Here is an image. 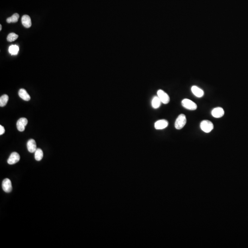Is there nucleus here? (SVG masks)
Returning a JSON list of instances; mask_svg holds the SVG:
<instances>
[{"instance_id":"nucleus-4","label":"nucleus","mask_w":248,"mask_h":248,"mask_svg":"<svg viewBox=\"0 0 248 248\" xmlns=\"http://www.w3.org/2000/svg\"><path fill=\"white\" fill-rule=\"evenodd\" d=\"M157 95L160 101L164 104H168L170 102V97L166 93L162 90H159L157 91Z\"/></svg>"},{"instance_id":"nucleus-18","label":"nucleus","mask_w":248,"mask_h":248,"mask_svg":"<svg viewBox=\"0 0 248 248\" xmlns=\"http://www.w3.org/2000/svg\"><path fill=\"white\" fill-rule=\"evenodd\" d=\"M19 51V48L17 45H11L9 48V52L13 55H16Z\"/></svg>"},{"instance_id":"nucleus-7","label":"nucleus","mask_w":248,"mask_h":248,"mask_svg":"<svg viewBox=\"0 0 248 248\" xmlns=\"http://www.w3.org/2000/svg\"><path fill=\"white\" fill-rule=\"evenodd\" d=\"M20 157L17 152H13L11 153L7 160V163L9 165H14L19 161Z\"/></svg>"},{"instance_id":"nucleus-10","label":"nucleus","mask_w":248,"mask_h":248,"mask_svg":"<svg viewBox=\"0 0 248 248\" xmlns=\"http://www.w3.org/2000/svg\"><path fill=\"white\" fill-rule=\"evenodd\" d=\"M27 147L28 151L30 153H34L37 149L36 141L33 139H30L28 141L27 144Z\"/></svg>"},{"instance_id":"nucleus-16","label":"nucleus","mask_w":248,"mask_h":248,"mask_svg":"<svg viewBox=\"0 0 248 248\" xmlns=\"http://www.w3.org/2000/svg\"><path fill=\"white\" fill-rule=\"evenodd\" d=\"M19 18V15L18 13H15L11 17L7 18V22L8 23H16L18 21Z\"/></svg>"},{"instance_id":"nucleus-11","label":"nucleus","mask_w":248,"mask_h":248,"mask_svg":"<svg viewBox=\"0 0 248 248\" xmlns=\"http://www.w3.org/2000/svg\"><path fill=\"white\" fill-rule=\"evenodd\" d=\"M22 23L23 26L26 28H29L32 25L31 19L30 16L27 15L23 16L21 19Z\"/></svg>"},{"instance_id":"nucleus-8","label":"nucleus","mask_w":248,"mask_h":248,"mask_svg":"<svg viewBox=\"0 0 248 248\" xmlns=\"http://www.w3.org/2000/svg\"><path fill=\"white\" fill-rule=\"evenodd\" d=\"M224 110L221 107H217L211 111V115L216 118L222 117L224 115Z\"/></svg>"},{"instance_id":"nucleus-3","label":"nucleus","mask_w":248,"mask_h":248,"mask_svg":"<svg viewBox=\"0 0 248 248\" xmlns=\"http://www.w3.org/2000/svg\"><path fill=\"white\" fill-rule=\"evenodd\" d=\"M182 104L184 108L190 110H194L197 108L196 103L188 99H184L182 101Z\"/></svg>"},{"instance_id":"nucleus-20","label":"nucleus","mask_w":248,"mask_h":248,"mask_svg":"<svg viewBox=\"0 0 248 248\" xmlns=\"http://www.w3.org/2000/svg\"><path fill=\"white\" fill-rule=\"evenodd\" d=\"M5 130L4 129V127L3 126L1 125L0 126V135H2L3 134L5 133Z\"/></svg>"},{"instance_id":"nucleus-1","label":"nucleus","mask_w":248,"mask_h":248,"mask_svg":"<svg viewBox=\"0 0 248 248\" xmlns=\"http://www.w3.org/2000/svg\"><path fill=\"white\" fill-rule=\"evenodd\" d=\"M186 123V117L184 114H181L177 118L175 123V127L177 129H182Z\"/></svg>"},{"instance_id":"nucleus-13","label":"nucleus","mask_w":248,"mask_h":248,"mask_svg":"<svg viewBox=\"0 0 248 248\" xmlns=\"http://www.w3.org/2000/svg\"><path fill=\"white\" fill-rule=\"evenodd\" d=\"M19 95L22 99L25 101H29L30 99V97L25 89H20L19 91Z\"/></svg>"},{"instance_id":"nucleus-9","label":"nucleus","mask_w":248,"mask_h":248,"mask_svg":"<svg viewBox=\"0 0 248 248\" xmlns=\"http://www.w3.org/2000/svg\"><path fill=\"white\" fill-rule=\"evenodd\" d=\"M168 124V122L166 120H159L154 124V127L156 130L164 129L167 127Z\"/></svg>"},{"instance_id":"nucleus-15","label":"nucleus","mask_w":248,"mask_h":248,"mask_svg":"<svg viewBox=\"0 0 248 248\" xmlns=\"http://www.w3.org/2000/svg\"><path fill=\"white\" fill-rule=\"evenodd\" d=\"M43 157V152L40 148H37L34 152V158L37 161L42 160Z\"/></svg>"},{"instance_id":"nucleus-19","label":"nucleus","mask_w":248,"mask_h":248,"mask_svg":"<svg viewBox=\"0 0 248 248\" xmlns=\"http://www.w3.org/2000/svg\"><path fill=\"white\" fill-rule=\"evenodd\" d=\"M19 37L18 34L14 33H11L8 35L7 37V40L9 42H14L18 39Z\"/></svg>"},{"instance_id":"nucleus-2","label":"nucleus","mask_w":248,"mask_h":248,"mask_svg":"<svg viewBox=\"0 0 248 248\" xmlns=\"http://www.w3.org/2000/svg\"><path fill=\"white\" fill-rule=\"evenodd\" d=\"M201 129L205 133H209L214 129V125L208 120H204L200 125Z\"/></svg>"},{"instance_id":"nucleus-17","label":"nucleus","mask_w":248,"mask_h":248,"mask_svg":"<svg viewBox=\"0 0 248 248\" xmlns=\"http://www.w3.org/2000/svg\"><path fill=\"white\" fill-rule=\"evenodd\" d=\"M9 97L7 95L4 94L0 97V106L4 107L7 104L9 101Z\"/></svg>"},{"instance_id":"nucleus-6","label":"nucleus","mask_w":248,"mask_h":248,"mask_svg":"<svg viewBox=\"0 0 248 248\" xmlns=\"http://www.w3.org/2000/svg\"><path fill=\"white\" fill-rule=\"evenodd\" d=\"M27 119L25 118H21L18 120L17 122V127L19 132H23L25 130V126L28 124Z\"/></svg>"},{"instance_id":"nucleus-14","label":"nucleus","mask_w":248,"mask_h":248,"mask_svg":"<svg viewBox=\"0 0 248 248\" xmlns=\"http://www.w3.org/2000/svg\"><path fill=\"white\" fill-rule=\"evenodd\" d=\"M161 101L158 96H155L153 97L152 101V106L153 108L156 109L160 107L161 103Z\"/></svg>"},{"instance_id":"nucleus-12","label":"nucleus","mask_w":248,"mask_h":248,"mask_svg":"<svg viewBox=\"0 0 248 248\" xmlns=\"http://www.w3.org/2000/svg\"><path fill=\"white\" fill-rule=\"evenodd\" d=\"M191 90L192 93L197 97H202L204 95V92L202 89L199 88L197 86H192L191 88Z\"/></svg>"},{"instance_id":"nucleus-5","label":"nucleus","mask_w":248,"mask_h":248,"mask_svg":"<svg viewBox=\"0 0 248 248\" xmlns=\"http://www.w3.org/2000/svg\"><path fill=\"white\" fill-rule=\"evenodd\" d=\"M2 188L5 192L7 193L11 192L13 189V187L10 180L8 178H6L4 180L2 183Z\"/></svg>"},{"instance_id":"nucleus-21","label":"nucleus","mask_w":248,"mask_h":248,"mask_svg":"<svg viewBox=\"0 0 248 248\" xmlns=\"http://www.w3.org/2000/svg\"><path fill=\"white\" fill-rule=\"evenodd\" d=\"M1 29H2V26H1V24L0 25V30H1Z\"/></svg>"}]
</instances>
